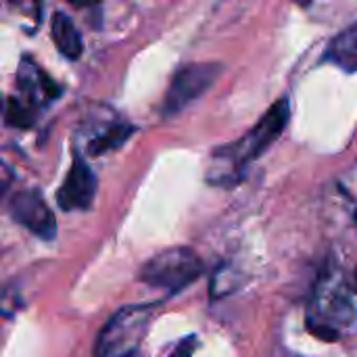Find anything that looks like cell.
Here are the masks:
<instances>
[{"mask_svg":"<svg viewBox=\"0 0 357 357\" xmlns=\"http://www.w3.org/2000/svg\"><path fill=\"white\" fill-rule=\"evenodd\" d=\"M155 303L128 305L119 310L100 331L96 339V357H126L138 351V345L149 328Z\"/></svg>","mask_w":357,"mask_h":357,"instance_id":"obj_1","label":"cell"},{"mask_svg":"<svg viewBox=\"0 0 357 357\" xmlns=\"http://www.w3.org/2000/svg\"><path fill=\"white\" fill-rule=\"evenodd\" d=\"M356 222H357V211H356Z\"/></svg>","mask_w":357,"mask_h":357,"instance_id":"obj_19","label":"cell"},{"mask_svg":"<svg viewBox=\"0 0 357 357\" xmlns=\"http://www.w3.org/2000/svg\"><path fill=\"white\" fill-rule=\"evenodd\" d=\"M195 351H197V337H186L176 345L169 357H192Z\"/></svg>","mask_w":357,"mask_h":357,"instance_id":"obj_13","label":"cell"},{"mask_svg":"<svg viewBox=\"0 0 357 357\" xmlns=\"http://www.w3.org/2000/svg\"><path fill=\"white\" fill-rule=\"evenodd\" d=\"M126 357H142L138 351H134V354H130V356H126Z\"/></svg>","mask_w":357,"mask_h":357,"instance_id":"obj_17","label":"cell"},{"mask_svg":"<svg viewBox=\"0 0 357 357\" xmlns=\"http://www.w3.org/2000/svg\"><path fill=\"white\" fill-rule=\"evenodd\" d=\"M222 75L220 63H195L182 67L165 94L163 102V115H176L184 111L188 105H192L197 98H201Z\"/></svg>","mask_w":357,"mask_h":357,"instance_id":"obj_4","label":"cell"},{"mask_svg":"<svg viewBox=\"0 0 357 357\" xmlns=\"http://www.w3.org/2000/svg\"><path fill=\"white\" fill-rule=\"evenodd\" d=\"M201 272L203 264L195 251L186 247H174L149 259L140 272V280L149 287L178 293L192 284Z\"/></svg>","mask_w":357,"mask_h":357,"instance_id":"obj_2","label":"cell"},{"mask_svg":"<svg viewBox=\"0 0 357 357\" xmlns=\"http://www.w3.org/2000/svg\"><path fill=\"white\" fill-rule=\"evenodd\" d=\"M2 109H4V105H2V98H0V113H2Z\"/></svg>","mask_w":357,"mask_h":357,"instance_id":"obj_18","label":"cell"},{"mask_svg":"<svg viewBox=\"0 0 357 357\" xmlns=\"http://www.w3.org/2000/svg\"><path fill=\"white\" fill-rule=\"evenodd\" d=\"M132 132H134L132 126H113L111 130H107L105 134H100L96 140L90 142V153L98 155V153H107L111 149H117L132 136Z\"/></svg>","mask_w":357,"mask_h":357,"instance_id":"obj_10","label":"cell"},{"mask_svg":"<svg viewBox=\"0 0 357 357\" xmlns=\"http://www.w3.org/2000/svg\"><path fill=\"white\" fill-rule=\"evenodd\" d=\"M324 59L345 73H356L357 71V23L345 27L339 31L331 44L326 46Z\"/></svg>","mask_w":357,"mask_h":357,"instance_id":"obj_8","label":"cell"},{"mask_svg":"<svg viewBox=\"0 0 357 357\" xmlns=\"http://www.w3.org/2000/svg\"><path fill=\"white\" fill-rule=\"evenodd\" d=\"M4 117H6V123L13 126V128H29L33 123V119H36L29 105H25V102H21L17 98H10L6 102Z\"/></svg>","mask_w":357,"mask_h":357,"instance_id":"obj_11","label":"cell"},{"mask_svg":"<svg viewBox=\"0 0 357 357\" xmlns=\"http://www.w3.org/2000/svg\"><path fill=\"white\" fill-rule=\"evenodd\" d=\"M10 215L17 224L44 241H52L56 234V220L42 195L36 190H23L15 195L10 203Z\"/></svg>","mask_w":357,"mask_h":357,"instance_id":"obj_5","label":"cell"},{"mask_svg":"<svg viewBox=\"0 0 357 357\" xmlns=\"http://www.w3.org/2000/svg\"><path fill=\"white\" fill-rule=\"evenodd\" d=\"M75 6H94V4H100L102 0H67Z\"/></svg>","mask_w":357,"mask_h":357,"instance_id":"obj_15","label":"cell"},{"mask_svg":"<svg viewBox=\"0 0 357 357\" xmlns=\"http://www.w3.org/2000/svg\"><path fill=\"white\" fill-rule=\"evenodd\" d=\"M307 331H310L314 337L322 339V341H337V339H339V333H337L333 326L318 324V322H314V320H307Z\"/></svg>","mask_w":357,"mask_h":357,"instance_id":"obj_12","label":"cell"},{"mask_svg":"<svg viewBox=\"0 0 357 357\" xmlns=\"http://www.w3.org/2000/svg\"><path fill=\"white\" fill-rule=\"evenodd\" d=\"M17 82H19V90L27 96V100L31 105L33 102H44V100H52L54 96L61 94V90L54 86V82L36 63H29V61H25L21 65Z\"/></svg>","mask_w":357,"mask_h":357,"instance_id":"obj_7","label":"cell"},{"mask_svg":"<svg viewBox=\"0 0 357 357\" xmlns=\"http://www.w3.org/2000/svg\"><path fill=\"white\" fill-rule=\"evenodd\" d=\"M356 274H357V272H356Z\"/></svg>","mask_w":357,"mask_h":357,"instance_id":"obj_20","label":"cell"},{"mask_svg":"<svg viewBox=\"0 0 357 357\" xmlns=\"http://www.w3.org/2000/svg\"><path fill=\"white\" fill-rule=\"evenodd\" d=\"M291 117V105L287 98L278 100L276 105H272L268 109V113L259 119V123L238 142H234L228 149H222V153H218L220 157H228L234 165H247L249 161L261 157L284 132L287 123Z\"/></svg>","mask_w":357,"mask_h":357,"instance_id":"obj_3","label":"cell"},{"mask_svg":"<svg viewBox=\"0 0 357 357\" xmlns=\"http://www.w3.org/2000/svg\"><path fill=\"white\" fill-rule=\"evenodd\" d=\"M10 180H13V176H10V169L0 161V199H2V195L6 192V188H8V184H10Z\"/></svg>","mask_w":357,"mask_h":357,"instance_id":"obj_14","label":"cell"},{"mask_svg":"<svg viewBox=\"0 0 357 357\" xmlns=\"http://www.w3.org/2000/svg\"><path fill=\"white\" fill-rule=\"evenodd\" d=\"M52 40L61 54H65L67 59H77L84 50L82 36L65 13H56L52 19Z\"/></svg>","mask_w":357,"mask_h":357,"instance_id":"obj_9","label":"cell"},{"mask_svg":"<svg viewBox=\"0 0 357 357\" xmlns=\"http://www.w3.org/2000/svg\"><path fill=\"white\" fill-rule=\"evenodd\" d=\"M94 195H96V176L82 157H75L63 186L59 188L56 195L59 207L65 211L88 209L94 201Z\"/></svg>","mask_w":357,"mask_h":357,"instance_id":"obj_6","label":"cell"},{"mask_svg":"<svg viewBox=\"0 0 357 357\" xmlns=\"http://www.w3.org/2000/svg\"><path fill=\"white\" fill-rule=\"evenodd\" d=\"M295 2H297V4H301V6H310L314 0H295Z\"/></svg>","mask_w":357,"mask_h":357,"instance_id":"obj_16","label":"cell"}]
</instances>
